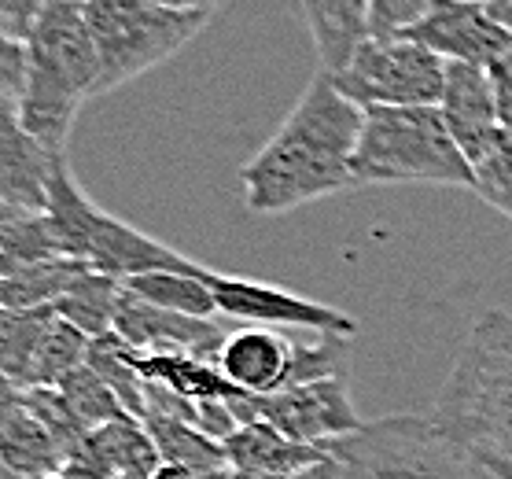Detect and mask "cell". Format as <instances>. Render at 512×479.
I'll list each match as a JSON object with an SVG mask.
<instances>
[{
    "instance_id": "1",
    "label": "cell",
    "mask_w": 512,
    "mask_h": 479,
    "mask_svg": "<svg viewBox=\"0 0 512 479\" xmlns=\"http://www.w3.org/2000/svg\"><path fill=\"white\" fill-rule=\"evenodd\" d=\"M361 122L365 111L339 93L325 71H317L277 133L240 170L247 211L284 214L314 199L361 188L350 174Z\"/></svg>"
},
{
    "instance_id": "2",
    "label": "cell",
    "mask_w": 512,
    "mask_h": 479,
    "mask_svg": "<svg viewBox=\"0 0 512 479\" xmlns=\"http://www.w3.org/2000/svg\"><path fill=\"white\" fill-rule=\"evenodd\" d=\"M93 96H100V56L85 0H56L26 37V78L15 96L23 126L48 155L67 159L74 118Z\"/></svg>"
},
{
    "instance_id": "3",
    "label": "cell",
    "mask_w": 512,
    "mask_h": 479,
    "mask_svg": "<svg viewBox=\"0 0 512 479\" xmlns=\"http://www.w3.org/2000/svg\"><path fill=\"white\" fill-rule=\"evenodd\" d=\"M431 424L483 457L512 461V314L487 310L468 328L439 395Z\"/></svg>"
},
{
    "instance_id": "4",
    "label": "cell",
    "mask_w": 512,
    "mask_h": 479,
    "mask_svg": "<svg viewBox=\"0 0 512 479\" xmlns=\"http://www.w3.org/2000/svg\"><path fill=\"white\" fill-rule=\"evenodd\" d=\"M45 229L59 258L82 262L93 273L115 277L122 284L144 277V273H203L207 269L199 266L196 258L140 233L137 225L96 207L93 199L85 196V188L74 181L67 159L56 163V174L48 185Z\"/></svg>"
},
{
    "instance_id": "5",
    "label": "cell",
    "mask_w": 512,
    "mask_h": 479,
    "mask_svg": "<svg viewBox=\"0 0 512 479\" xmlns=\"http://www.w3.org/2000/svg\"><path fill=\"white\" fill-rule=\"evenodd\" d=\"M350 174L358 185L476 188L472 163L450 137L439 107H365Z\"/></svg>"
},
{
    "instance_id": "6",
    "label": "cell",
    "mask_w": 512,
    "mask_h": 479,
    "mask_svg": "<svg viewBox=\"0 0 512 479\" xmlns=\"http://www.w3.org/2000/svg\"><path fill=\"white\" fill-rule=\"evenodd\" d=\"M325 454L343 479H494L476 450L413 413L365 421L354 435L325 443Z\"/></svg>"
},
{
    "instance_id": "7",
    "label": "cell",
    "mask_w": 512,
    "mask_h": 479,
    "mask_svg": "<svg viewBox=\"0 0 512 479\" xmlns=\"http://www.w3.org/2000/svg\"><path fill=\"white\" fill-rule=\"evenodd\" d=\"M85 19L100 56V93H111L177 56L214 15L177 12L152 0H85Z\"/></svg>"
},
{
    "instance_id": "8",
    "label": "cell",
    "mask_w": 512,
    "mask_h": 479,
    "mask_svg": "<svg viewBox=\"0 0 512 479\" xmlns=\"http://www.w3.org/2000/svg\"><path fill=\"white\" fill-rule=\"evenodd\" d=\"M347 100L365 107H439L446 59L406 37L365 41L339 74H328Z\"/></svg>"
},
{
    "instance_id": "9",
    "label": "cell",
    "mask_w": 512,
    "mask_h": 479,
    "mask_svg": "<svg viewBox=\"0 0 512 479\" xmlns=\"http://www.w3.org/2000/svg\"><path fill=\"white\" fill-rule=\"evenodd\" d=\"M236 424L262 421L269 428H277L280 435H288L295 443L321 446L343 435H354L361 428V417L350 398L347 376H325L314 384L284 387L277 395H244L236 391V398L229 402Z\"/></svg>"
},
{
    "instance_id": "10",
    "label": "cell",
    "mask_w": 512,
    "mask_h": 479,
    "mask_svg": "<svg viewBox=\"0 0 512 479\" xmlns=\"http://www.w3.org/2000/svg\"><path fill=\"white\" fill-rule=\"evenodd\" d=\"M210 292L218 299V314L244 321V325L258 328H310L317 336H354L358 321L336 306H325L317 299H306L299 292H288L280 284L266 281H247V277H233V273H218L210 269Z\"/></svg>"
},
{
    "instance_id": "11",
    "label": "cell",
    "mask_w": 512,
    "mask_h": 479,
    "mask_svg": "<svg viewBox=\"0 0 512 479\" xmlns=\"http://www.w3.org/2000/svg\"><path fill=\"white\" fill-rule=\"evenodd\" d=\"M402 37L446 63H472L483 71L512 52V34L490 19L483 0H431L424 19Z\"/></svg>"
},
{
    "instance_id": "12",
    "label": "cell",
    "mask_w": 512,
    "mask_h": 479,
    "mask_svg": "<svg viewBox=\"0 0 512 479\" xmlns=\"http://www.w3.org/2000/svg\"><path fill=\"white\" fill-rule=\"evenodd\" d=\"M115 332L140 354H196V358L214 365H218L222 343L229 339L214 317L170 314V310H159V306L137 299L126 288L118 299Z\"/></svg>"
},
{
    "instance_id": "13",
    "label": "cell",
    "mask_w": 512,
    "mask_h": 479,
    "mask_svg": "<svg viewBox=\"0 0 512 479\" xmlns=\"http://www.w3.org/2000/svg\"><path fill=\"white\" fill-rule=\"evenodd\" d=\"M56 155L30 137L15 96H0V207L45 214Z\"/></svg>"
},
{
    "instance_id": "14",
    "label": "cell",
    "mask_w": 512,
    "mask_h": 479,
    "mask_svg": "<svg viewBox=\"0 0 512 479\" xmlns=\"http://www.w3.org/2000/svg\"><path fill=\"white\" fill-rule=\"evenodd\" d=\"M291 358H295V339L280 336L277 328L247 325L240 332H229L218 354V369L236 391L262 398L288 387Z\"/></svg>"
},
{
    "instance_id": "15",
    "label": "cell",
    "mask_w": 512,
    "mask_h": 479,
    "mask_svg": "<svg viewBox=\"0 0 512 479\" xmlns=\"http://www.w3.org/2000/svg\"><path fill=\"white\" fill-rule=\"evenodd\" d=\"M439 111L446 118V129L465 152L468 163H476L487 152V144L498 137V107H494V89L483 67L472 63H446V89L439 100Z\"/></svg>"
},
{
    "instance_id": "16",
    "label": "cell",
    "mask_w": 512,
    "mask_h": 479,
    "mask_svg": "<svg viewBox=\"0 0 512 479\" xmlns=\"http://www.w3.org/2000/svg\"><path fill=\"white\" fill-rule=\"evenodd\" d=\"M225 457L233 472H251V476H280L295 479L303 476L306 468H314L317 461H325L321 446L295 443L288 435H280L277 428H269L262 421L240 424L229 439H225Z\"/></svg>"
},
{
    "instance_id": "17",
    "label": "cell",
    "mask_w": 512,
    "mask_h": 479,
    "mask_svg": "<svg viewBox=\"0 0 512 479\" xmlns=\"http://www.w3.org/2000/svg\"><path fill=\"white\" fill-rule=\"evenodd\" d=\"M299 4L325 74H339L365 41H373L369 0H299Z\"/></svg>"
},
{
    "instance_id": "18",
    "label": "cell",
    "mask_w": 512,
    "mask_h": 479,
    "mask_svg": "<svg viewBox=\"0 0 512 479\" xmlns=\"http://www.w3.org/2000/svg\"><path fill=\"white\" fill-rule=\"evenodd\" d=\"M140 380L174 391L185 402H233L236 387L222 376L214 362H203L196 354H133Z\"/></svg>"
},
{
    "instance_id": "19",
    "label": "cell",
    "mask_w": 512,
    "mask_h": 479,
    "mask_svg": "<svg viewBox=\"0 0 512 479\" xmlns=\"http://www.w3.org/2000/svg\"><path fill=\"white\" fill-rule=\"evenodd\" d=\"M63 457H67V446L37 421L30 406L19 409V417L0 432V461L26 479L59 476L63 472Z\"/></svg>"
},
{
    "instance_id": "20",
    "label": "cell",
    "mask_w": 512,
    "mask_h": 479,
    "mask_svg": "<svg viewBox=\"0 0 512 479\" xmlns=\"http://www.w3.org/2000/svg\"><path fill=\"white\" fill-rule=\"evenodd\" d=\"M118 299H122V281L85 269L82 277L52 303V314L70 321L74 328H82L89 339H100L115 332Z\"/></svg>"
},
{
    "instance_id": "21",
    "label": "cell",
    "mask_w": 512,
    "mask_h": 479,
    "mask_svg": "<svg viewBox=\"0 0 512 479\" xmlns=\"http://www.w3.org/2000/svg\"><path fill=\"white\" fill-rule=\"evenodd\" d=\"M144 428L155 439V450L163 457V465H185L199 476H218V472H229V457H225V446L218 439L203 435L199 428H192L188 421H177V417H163V413H148L144 417Z\"/></svg>"
},
{
    "instance_id": "22",
    "label": "cell",
    "mask_w": 512,
    "mask_h": 479,
    "mask_svg": "<svg viewBox=\"0 0 512 479\" xmlns=\"http://www.w3.org/2000/svg\"><path fill=\"white\" fill-rule=\"evenodd\" d=\"M210 269L203 273H144V277H133L122 288L133 292L144 303L159 306V310H170V314H185V317H214L218 314V299L210 292Z\"/></svg>"
},
{
    "instance_id": "23",
    "label": "cell",
    "mask_w": 512,
    "mask_h": 479,
    "mask_svg": "<svg viewBox=\"0 0 512 479\" xmlns=\"http://www.w3.org/2000/svg\"><path fill=\"white\" fill-rule=\"evenodd\" d=\"M52 321H56L52 306H41V310H4L0 306V373L12 376L19 387H30L37 347Z\"/></svg>"
},
{
    "instance_id": "24",
    "label": "cell",
    "mask_w": 512,
    "mask_h": 479,
    "mask_svg": "<svg viewBox=\"0 0 512 479\" xmlns=\"http://www.w3.org/2000/svg\"><path fill=\"white\" fill-rule=\"evenodd\" d=\"M89 351H93V339L85 336L82 328H74L70 321L56 317L48 325L41 347H37L34 369H30V387H48L56 391L70 373H78L82 365H89ZM26 387V391H30Z\"/></svg>"
},
{
    "instance_id": "25",
    "label": "cell",
    "mask_w": 512,
    "mask_h": 479,
    "mask_svg": "<svg viewBox=\"0 0 512 479\" xmlns=\"http://www.w3.org/2000/svg\"><path fill=\"white\" fill-rule=\"evenodd\" d=\"M133 347L126 339L111 332V336L93 339V351H89V369H93L100 380H104L111 391L118 395L122 409L129 417L144 421V380L137 373V362H133Z\"/></svg>"
},
{
    "instance_id": "26",
    "label": "cell",
    "mask_w": 512,
    "mask_h": 479,
    "mask_svg": "<svg viewBox=\"0 0 512 479\" xmlns=\"http://www.w3.org/2000/svg\"><path fill=\"white\" fill-rule=\"evenodd\" d=\"M45 258H59L48 240L45 214L0 207V277L30 266V262H45Z\"/></svg>"
},
{
    "instance_id": "27",
    "label": "cell",
    "mask_w": 512,
    "mask_h": 479,
    "mask_svg": "<svg viewBox=\"0 0 512 479\" xmlns=\"http://www.w3.org/2000/svg\"><path fill=\"white\" fill-rule=\"evenodd\" d=\"M56 391L63 395V402L70 406V413L78 417V424H82L85 432L104 428V424L118 421V417H129L126 409H122V402H118L115 391H111V387H107L104 380L89 369V365H82L78 373H70Z\"/></svg>"
},
{
    "instance_id": "28",
    "label": "cell",
    "mask_w": 512,
    "mask_h": 479,
    "mask_svg": "<svg viewBox=\"0 0 512 479\" xmlns=\"http://www.w3.org/2000/svg\"><path fill=\"white\" fill-rule=\"evenodd\" d=\"M472 177H476L472 192H479V199H487L494 211L512 222V129H498L487 152L472 163Z\"/></svg>"
},
{
    "instance_id": "29",
    "label": "cell",
    "mask_w": 512,
    "mask_h": 479,
    "mask_svg": "<svg viewBox=\"0 0 512 479\" xmlns=\"http://www.w3.org/2000/svg\"><path fill=\"white\" fill-rule=\"evenodd\" d=\"M431 0H369V34L373 41H395L424 19Z\"/></svg>"
},
{
    "instance_id": "30",
    "label": "cell",
    "mask_w": 512,
    "mask_h": 479,
    "mask_svg": "<svg viewBox=\"0 0 512 479\" xmlns=\"http://www.w3.org/2000/svg\"><path fill=\"white\" fill-rule=\"evenodd\" d=\"M52 4H56V0H0V30L26 45V37L34 34L37 19H41Z\"/></svg>"
},
{
    "instance_id": "31",
    "label": "cell",
    "mask_w": 512,
    "mask_h": 479,
    "mask_svg": "<svg viewBox=\"0 0 512 479\" xmlns=\"http://www.w3.org/2000/svg\"><path fill=\"white\" fill-rule=\"evenodd\" d=\"M26 78V45L0 30V96H19Z\"/></svg>"
},
{
    "instance_id": "32",
    "label": "cell",
    "mask_w": 512,
    "mask_h": 479,
    "mask_svg": "<svg viewBox=\"0 0 512 479\" xmlns=\"http://www.w3.org/2000/svg\"><path fill=\"white\" fill-rule=\"evenodd\" d=\"M490 89H494V107H498V122L512 129V52L501 56L494 67H487Z\"/></svg>"
},
{
    "instance_id": "33",
    "label": "cell",
    "mask_w": 512,
    "mask_h": 479,
    "mask_svg": "<svg viewBox=\"0 0 512 479\" xmlns=\"http://www.w3.org/2000/svg\"><path fill=\"white\" fill-rule=\"evenodd\" d=\"M23 406H26V387H19L12 376L0 373V432L19 417Z\"/></svg>"
},
{
    "instance_id": "34",
    "label": "cell",
    "mask_w": 512,
    "mask_h": 479,
    "mask_svg": "<svg viewBox=\"0 0 512 479\" xmlns=\"http://www.w3.org/2000/svg\"><path fill=\"white\" fill-rule=\"evenodd\" d=\"M152 4H163V8H177V12L214 15V12H218V8H225L229 0H152Z\"/></svg>"
},
{
    "instance_id": "35",
    "label": "cell",
    "mask_w": 512,
    "mask_h": 479,
    "mask_svg": "<svg viewBox=\"0 0 512 479\" xmlns=\"http://www.w3.org/2000/svg\"><path fill=\"white\" fill-rule=\"evenodd\" d=\"M483 4H487L490 19H494V23H501L512 34V0H483Z\"/></svg>"
},
{
    "instance_id": "36",
    "label": "cell",
    "mask_w": 512,
    "mask_h": 479,
    "mask_svg": "<svg viewBox=\"0 0 512 479\" xmlns=\"http://www.w3.org/2000/svg\"><path fill=\"white\" fill-rule=\"evenodd\" d=\"M295 479H343V472H339V465L332 457H325V461H317L314 468H306L303 476H295Z\"/></svg>"
},
{
    "instance_id": "37",
    "label": "cell",
    "mask_w": 512,
    "mask_h": 479,
    "mask_svg": "<svg viewBox=\"0 0 512 479\" xmlns=\"http://www.w3.org/2000/svg\"><path fill=\"white\" fill-rule=\"evenodd\" d=\"M483 461H487V468L494 472V479H512V461H505V457H483Z\"/></svg>"
},
{
    "instance_id": "38",
    "label": "cell",
    "mask_w": 512,
    "mask_h": 479,
    "mask_svg": "<svg viewBox=\"0 0 512 479\" xmlns=\"http://www.w3.org/2000/svg\"><path fill=\"white\" fill-rule=\"evenodd\" d=\"M229 479H280V476H251V472H233L229 468Z\"/></svg>"
},
{
    "instance_id": "39",
    "label": "cell",
    "mask_w": 512,
    "mask_h": 479,
    "mask_svg": "<svg viewBox=\"0 0 512 479\" xmlns=\"http://www.w3.org/2000/svg\"><path fill=\"white\" fill-rule=\"evenodd\" d=\"M0 479H26V476H19L15 468H8V465H4V461H0Z\"/></svg>"
},
{
    "instance_id": "40",
    "label": "cell",
    "mask_w": 512,
    "mask_h": 479,
    "mask_svg": "<svg viewBox=\"0 0 512 479\" xmlns=\"http://www.w3.org/2000/svg\"><path fill=\"white\" fill-rule=\"evenodd\" d=\"M118 479H152V476H118Z\"/></svg>"
},
{
    "instance_id": "41",
    "label": "cell",
    "mask_w": 512,
    "mask_h": 479,
    "mask_svg": "<svg viewBox=\"0 0 512 479\" xmlns=\"http://www.w3.org/2000/svg\"><path fill=\"white\" fill-rule=\"evenodd\" d=\"M52 479H63V476H52Z\"/></svg>"
}]
</instances>
